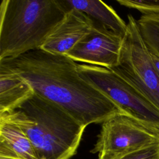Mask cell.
<instances>
[{
	"label": "cell",
	"instance_id": "7a4b0ae2",
	"mask_svg": "<svg viewBox=\"0 0 159 159\" xmlns=\"http://www.w3.org/2000/svg\"><path fill=\"white\" fill-rule=\"evenodd\" d=\"M0 119L19 127L39 159H70L76 152L86 126L63 108L35 93Z\"/></svg>",
	"mask_w": 159,
	"mask_h": 159
},
{
	"label": "cell",
	"instance_id": "277c9868",
	"mask_svg": "<svg viewBox=\"0 0 159 159\" xmlns=\"http://www.w3.org/2000/svg\"><path fill=\"white\" fill-rule=\"evenodd\" d=\"M80 76L98 88L125 114L159 134V111L133 85L105 67L78 64Z\"/></svg>",
	"mask_w": 159,
	"mask_h": 159
},
{
	"label": "cell",
	"instance_id": "ba28073f",
	"mask_svg": "<svg viewBox=\"0 0 159 159\" xmlns=\"http://www.w3.org/2000/svg\"><path fill=\"white\" fill-rule=\"evenodd\" d=\"M93 27V20L80 11L70 8L40 49L66 55L91 33Z\"/></svg>",
	"mask_w": 159,
	"mask_h": 159
},
{
	"label": "cell",
	"instance_id": "2e32d148",
	"mask_svg": "<svg viewBox=\"0 0 159 159\" xmlns=\"http://www.w3.org/2000/svg\"><path fill=\"white\" fill-rule=\"evenodd\" d=\"M0 159H15V158H7V157H4L0 156Z\"/></svg>",
	"mask_w": 159,
	"mask_h": 159
},
{
	"label": "cell",
	"instance_id": "8992f818",
	"mask_svg": "<svg viewBox=\"0 0 159 159\" xmlns=\"http://www.w3.org/2000/svg\"><path fill=\"white\" fill-rule=\"evenodd\" d=\"M159 142L155 132L124 113H117L104 120L91 152L98 159H114L123 154Z\"/></svg>",
	"mask_w": 159,
	"mask_h": 159
},
{
	"label": "cell",
	"instance_id": "5bb4252c",
	"mask_svg": "<svg viewBox=\"0 0 159 159\" xmlns=\"http://www.w3.org/2000/svg\"><path fill=\"white\" fill-rule=\"evenodd\" d=\"M114 159H159V142L123 154Z\"/></svg>",
	"mask_w": 159,
	"mask_h": 159
},
{
	"label": "cell",
	"instance_id": "30bf717a",
	"mask_svg": "<svg viewBox=\"0 0 159 159\" xmlns=\"http://www.w3.org/2000/svg\"><path fill=\"white\" fill-rule=\"evenodd\" d=\"M63 2L68 9H77L108 29L122 35H125L127 30V23L112 7L102 1L63 0Z\"/></svg>",
	"mask_w": 159,
	"mask_h": 159
},
{
	"label": "cell",
	"instance_id": "52a82bcc",
	"mask_svg": "<svg viewBox=\"0 0 159 159\" xmlns=\"http://www.w3.org/2000/svg\"><path fill=\"white\" fill-rule=\"evenodd\" d=\"M124 37L94 21L91 33L66 55L76 62L111 69L119 64Z\"/></svg>",
	"mask_w": 159,
	"mask_h": 159
},
{
	"label": "cell",
	"instance_id": "9a60e30c",
	"mask_svg": "<svg viewBox=\"0 0 159 159\" xmlns=\"http://www.w3.org/2000/svg\"><path fill=\"white\" fill-rule=\"evenodd\" d=\"M151 55H152V59H153V61L157 67V68L158 69V70L159 71V58L158 57H157L155 55H153L151 53Z\"/></svg>",
	"mask_w": 159,
	"mask_h": 159
},
{
	"label": "cell",
	"instance_id": "6da1fadb",
	"mask_svg": "<svg viewBox=\"0 0 159 159\" xmlns=\"http://www.w3.org/2000/svg\"><path fill=\"white\" fill-rule=\"evenodd\" d=\"M0 63L25 78L35 93L57 104L86 127L124 113L83 78L78 64L66 55L37 49Z\"/></svg>",
	"mask_w": 159,
	"mask_h": 159
},
{
	"label": "cell",
	"instance_id": "7c38bea8",
	"mask_svg": "<svg viewBox=\"0 0 159 159\" xmlns=\"http://www.w3.org/2000/svg\"><path fill=\"white\" fill-rule=\"evenodd\" d=\"M137 23L149 52L159 58V14L142 15Z\"/></svg>",
	"mask_w": 159,
	"mask_h": 159
},
{
	"label": "cell",
	"instance_id": "4fadbf2b",
	"mask_svg": "<svg viewBox=\"0 0 159 159\" xmlns=\"http://www.w3.org/2000/svg\"><path fill=\"white\" fill-rule=\"evenodd\" d=\"M121 6L140 11L142 15L159 14V0H116Z\"/></svg>",
	"mask_w": 159,
	"mask_h": 159
},
{
	"label": "cell",
	"instance_id": "9c48e42d",
	"mask_svg": "<svg viewBox=\"0 0 159 159\" xmlns=\"http://www.w3.org/2000/svg\"><path fill=\"white\" fill-rule=\"evenodd\" d=\"M34 94L25 78L0 63V114L17 109Z\"/></svg>",
	"mask_w": 159,
	"mask_h": 159
},
{
	"label": "cell",
	"instance_id": "8fae6325",
	"mask_svg": "<svg viewBox=\"0 0 159 159\" xmlns=\"http://www.w3.org/2000/svg\"><path fill=\"white\" fill-rule=\"evenodd\" d=\"M0 156L15 159H39L26 134L17 125L0 119Z\"/></svg>",
	"mask_w": 159,
	"mask_h": 159
},
{
	"label": "cell",
	"instance_id": "5b68a950",
	"mask_svg": "<svg viewBox=\"0 0 159 159\" xmlns=\"http://www.w3.org/2000/svg\"><path fill=\"white\" fill-rule=\"evenodd\" d=\"M119 64L111 68L140 91L159 111V71L139 30L137 20L127 16Z\"/></svg>",
	"mask_w": 159,
	"mask_h": 159
},
{
	"label": "cell",
	"instance_id": "3957f363",
	"mask_svg": "<svg viewBox=\"0 0 159 159\" xmlns=\"http://www.w3.org/2000/svg\"><path fill=\"white\" fill-rule=\"evenodd\" d=\"M68 10L63 0H2L0 60L40 49Z\"/></svg>",
	"mask_w": 159,
	"mask_h": 159
}]
</instances>
